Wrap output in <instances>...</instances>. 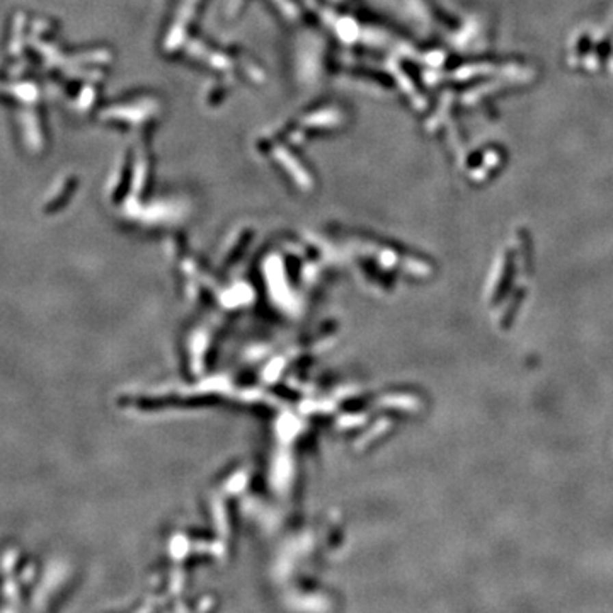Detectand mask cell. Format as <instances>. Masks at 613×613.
<instances>
[{
  "label": "cell",
  "mask_w": 613,
  "mask_h": 613,
  "mask_svg": "<svg viewBox=\"0 0 613 613\" xmlns=\"http://www.w3.org/2000/svg\"><path fill=\"white\" fill-rule=\"evenodd\" d=\"M513 271H514V259L511 256H508L506 266H504L503 270V278H501V281L497 283L496 294H494V304H497L499 298L503 297V295H506L508 290H510L511 280H513Z\"/></svg>",
  "instance_id": "6da1fadb"
},
{
  "label": "cell",
  "mask_w": 613,
  "mask_h": 613,
  "mask_svg": "<svg viewBox=\"0 0 613 613\" xmlns=\"http://www.w3.org/2000/svg\"><path fill=\"white\" fill-rule=\"evenodd\" d=\"M523 294H525V291H523V290H520L517 295H514L513 300H511L510 309H508V312L504 313L503 322H501V326H503V329H508V327H510V324L513 322V319H514V310H517V306H520V304H521V298H523Z\"/></svg>",
  "instance_id": "7a4b0ae2"
}]
</instances>
